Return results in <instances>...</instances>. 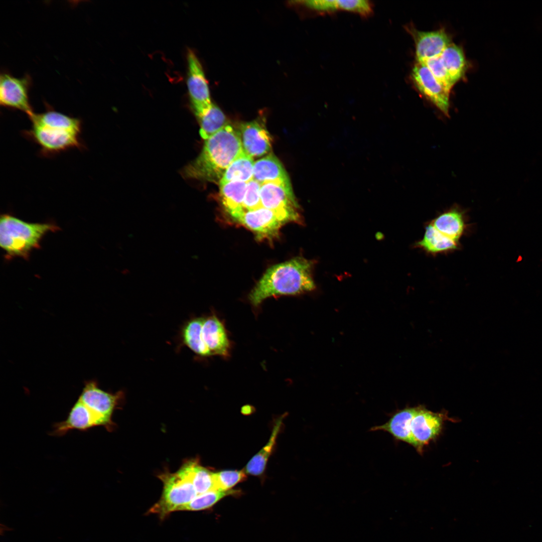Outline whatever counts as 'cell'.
I'll list each match as a JSON object with an SVG mask.
<instances>
[{
  "label": "cell",
  "instance_id": "cell-1",
  "mask_svg": "<svg viewBox=\"0 0 542 542\" xmlns=\"http://www.w3.org/2000/svg\"><path fill=\"white\" fill-rule=\"evenodd\" d=\"M31 127L24 136L38 145L41 154L51 156L73 148L83 147L80 139L82 120L48 108L29 116Z\"/></svg>",
  "mask_w": 542,
  "mask_h": 542
},
{
  "label": "cell",
  "instance_id": "cell-2",
  "mask_svg": "<svg viewBox=\"0 0 542 542\" xmlns=\"http://www.w3.org/2000/svg\"><path fill=\"white\" fill-rule=\"evenodd\" d=\"M314 261L298 256L268 268L249 295L254 306L267 298L295 295L315 288L312 270Z\"/></svg>",
  "mask_w": 542,
  "mask_h": 542
},
{
  "label": "cell",
  "instance_id": "cell-3",
  "mask_svg": "<svg viewBox=\"0 0 542 542\" xmlns=\"http://www.w3.org/2000/svg\"><path fill=\"white\" fill-rule=\"evenodd\" d=\"M242 151L238 131L228 124L205 140L199 155L182 170V176L219 183L227 167Z\"/></svg>",
  "mask_w": 542,
  "mask_h": 542
},
{
  "label": "cell",
  "instance_id": "cell-4",
  "mask_svg": "<svg viewBox=\"0 0 542 542\" xmlns=\"http://www.w3.org/2000/svg\"><path fill=\"white\" fill-rule=\"evenodd\" d=\"M60 228L51 223H29L9 214L1 215L0 245L8 259H28L33 249L39 248L43 237Z\"/></svg>",
  "mask_w": 542,
  "mask_h": 542
},
{
  "label": "cell",
  "instance_id": "cell-5",
  "mask_svg": "<svg viewBox=\"0 0 542 542\" xmlns=\"http://www.w3.org/2000/svg\"><path fill=\"white\" fill-rule=\"evenodd\" d=\"M159 477L164 484L162 495L149 510V513L164 518L170 513L178 511L198 495L190 480L180 470L175 473L162 474Z\"/></svg>",
  "mask_w": 542,
  "mask_h": 542
},
{
  "label": "cell",
  "instance_id": "cell-6",
  "mask_svg": "<svg viewBox=\"0 0 542 542\" xmlns=\"http://www.w3.org/2000/svg\"><path fill=\"white\" fill-rule=\"evenodd\" d=\"M446 421H457L450 418L445 410L434 412L424 405H418L411 424V445L422 454L424 448L441 435Z\"/></svg>",
  "mask_w": 542,
  "mask_h": 542
},
{
  "label": "cell",
  "instance_id": "cell-7",
  "mask_svg": "<svg viewBox=\"0 0 542 542\" xmlns=\"http://www.w3.org/2000/svg\"><path fill=\"white\" fill-rule=\"evenodd\" d=\"M261 206L271 210L288 222H301L298 205L292 188L283 184L268 182L261 184Z\"/></svg>",
  "mask_w": 542,
  "mask_h": 542
},
{
  "label": "cell",
  "instance_id": "cell-8",
  "mask_svg": "<svg viewBox=\"0 0 542 542\" xmlns=\"http://www.w3.org/2000/svg\"><path fill=\"white\" fill-rule=\"evenodd\" d=\"M230 217L253 232L258 240L276 238L282 226L287 223L276 212L263 207L250 210L243 209Z\"/></svg>",
  "mask_w": 542,
  "mask_h": 542
},
{
  "label": "cell",
  "instance_id": "cell-9",
  "mask_svg": "<svg viewBox=\"0 0 542 542\" xmlns=\"http://www.w3.org/2000/svg\"><path fill=\"white\" fill-rule=\"evenodd\" d=\"M32 78L28 74L22 77L13 76L8 71L0 74V104L6 108L19 110L28 117L34 112L31 105L29 92Z\"/></svg>",
  "mask_w": 542,
  "mask_h": 542
},
{
  "label": "cell",
  "instance_id": "cell-10",
  "mask_svg": "<svg viewBox=\"0 0 542 542\" xmlns=\"http://www.w3.org/2000/svg\"><path fill=\"white\" fill-rule=\"evenodd\" d=\"M187 85L192 108L198 118L211 107L210 93L202 66L193 51L187 52Z\"/></svg>",
  "mask_w": 542,
  "mask_h": 542
},
{
  "label": "cell",
  "instance_id": "cell-11",
  "mask_svg": "<svg viewBox=\"0 0 542 542\" xmlns=\"http://www.w3.org/2000/svg\"><path fill=\"white\" fill-rule=\"evenodd\" d=\"M411 78L418 91L449 116L450 91L439 83L424 63L417 61L412 69Z\"/></svg>",
  "mask_w": 542,
  "mask_h": 542
},
{
  "label": "cell",
  "instance_id": "cell-12",
  "mask_svg": "<svg viewBox=\"0 0 542 542\" xmlns=\"http://www.w3.org/2000/svg\"><path fill=\"white\" fill-rule=\"evenodd\" d=\"M122 396V391L114 394L106 392L100 389L95 381H91L85 383L78 399L101 417L110 430L113 426L112 414Z\"/></svg>",
  "mask_w": 542,
  "mask_h": 542
},
{
  "label": "cell",
  "instance_id": "cell-13",
  "mask_svg": "<svg viewBox=\"0 0 542 542\" xmlns=\"http://www.w3.org/2000/svg\"><path fill=\"white\" fill-rule=\"evenodd\" d=\"M97 426H103L108 429L107 424L102 418L78 399L70 409L67 418L53 425L50 434L60 437L72 430L86 431Z\"/></svg>",
  "mask_w": 542,
  "mask_h": 542
},
{
  "label": "cell",
  "instance_id": "cell-14",
  "mask_svg": "<svg viewBox=\"0 0 542 542\" xmlns=\"http://www.w3.org/2000/svg\"><path fill=\"white\" fill-rule=\"evenodd\" d=\"M406 29L414 41L418 62L440 56L452 43L450 36L443 29L425 32L409 26Z\"/></svg>",
  "mask_w": 542,
  "mask_h": 542
},
{
  "label": "cell",
  "instance_id": "cell-15",
  "mask_svg": "<svg viewBox=\"0 0 542 542\" xmlns=\"http://www.w3.org/2000/svg\"><path fill=\"white\" fill-rule=\"evenodd\" d=\"M237 131L243 151L251 157L263 156L270 150L271 137L260 122L253 120L242 123Z\"/></svg>",
  "mask_w": 542,
  "mask_h": 542
},
{
  "label": "cell",
  "instance_id": "cell-16",
  "mask_svg": "<svg viewBox=\"0 0 542 542\" xmlns=\"http://www.w3.org/2000/svg\"><path fill=\"white\" fill-rule=\"evenodd\" d=\"M201 338L211 355H228L229 342L223 325L216 316L203 317Z\"/></svg>",
  "mask_w": 542,
  "mask_h": 542
},
{
  "label": "cell",
  "instance_id": "cell-17",
  "mask_svg": "<svg viewBox=\"0 0 542 542\" xmlns=\"http://www.w3.org/2000/svg\"><path fill=\"white\" fill-rule=\"evenodd\" d=\"M417 406H406L393 413L384 424L372 427L370 431H382L389 433L397 441L411 445V424Z\"/></svg>",
  "mask_w": 542,
  "mask_h": 542
},
{
  "label": "cell",
  "instance_id": "cell-18",
  "mask_svg": "<svg viewBox=\"0 0 542 542\" xmlns=\"http://www.w3.org/2000/svg\"><path fill=\"white\" fill-rule=\"evenodd\" d=\"M253 179L261 184L273 182L292 188L289 176L284 167L280 160L272 154L254 162Z\"/></svg>",
  "mask_w": 542,
  "mask_h": 542
},
{
  "label": "cell",
  "instance_id": "cell-19",
  "mask_svg": "<svg viewBox=\"0 0 542 542\" xmlns=\"http://www.w3.org/2000/svg\"><path fill=\"white\" fill-rule=\"evenodd\" d=\"M430 223L442 234L458 242L466 228L464 214L457 207L441 213Z\"/></svg>",
  "mask_w": 542,
  "mask_h": 542
},
{
  "label": "cell",
  "instance_id": "cell-20",
  "mask_svg": "<svg viewBox=\"0 0 542 542\" xmlns=\"http://www.w3.org/2000/svg\"><path fill=\"white\" fill-rule=\"evenodd\" d=\"M416 245L427 253L437 254L454 251L458 248L459 243L442 234L430 223Z\"/></svg>",
  "mask_w": 542,
  "mask_h": 542
},
{
  "label": "cell",
  "instance_id": "cell-21",
  "mask_svg": "<svg viewBox=\"0 0 542 542\" xmlns=\"http://www.w3.org/2000/svg\"><path fill=\"white\" fill-rule=\"evenodd\" d=\"M179 470L190 480L198 495L217 489L213 473L201 466L197 460L186 462Z\"/></svg>",
  "mask_w": 542,
  "mask_h": 542
},
{
  "label": "cell",
  "instance_id": "cell-22",
  "mask_svg": "<svg viewBox=\"0 0 542 542\" xmlns=\"http://www.w3.org/2000/svg\"><path fill=\"white\" fill-rule=\"evenodd\" d=\"M247 182L233 181L220 185L221 201L230 216L243 210Z\"/></svg>",
  "mask_w": 542,
  "mask_h": 542
},
{
  "label": "cell",
  "instance_id": "cell-23",
  "mask_svg": "<svg viewBox=\"0 0 542 542\" xmlns=\"http://www.w3.org/2000/svg\"><path fill=\"white\" fill-rule=\"evenodd\" d=\"M254 163L252 158L242 151L227 167L219 185L233 181L248 182L253 179Z\"/></svg>",
  "mask_w": 542,
  "mask_h": 542
},
{
  "label": "cell",
  "instance_id": "cell-24",
  "mask_svg": "<svg viewBox=\"0 0 542 542\" xmlns=\"http://www.w3.org/2000/svg\"><path fill=\"white\" fill-rule=\"evenodd\" d=\"M203 317L192 318L185 323L181 331L184 344L194 353L201 356H211L201 338Z\"/></svg>",
  "mask_w": 542,
  "mask_h": 542
},
{
  "label": "cell",
  "instance_id": "cell-25",
  "mask_svg": "<svg viewBox=\"0 0 542 542\" xmlns=\"http://www.w3.org/2000/svg\"><path fill=\"white\" fill-rule=\"evenodd\" d=\"M440 58L455 83L464 77L467 63L460 47L451 43L442 52Z\"/></svg>",
  "mask_w": 542,
  "mask_h": 542
},
{
  "label": "cell",
  "instance_id": "cell-26",
  "mask_svg": "<svg viewBox=\"0 0 542 542\" xmlns=\"http://www.w3.org/2000/svg\"><path fill=\"white\" fill-rule=\"evenodd\" d=\"M284 416L285 415L276 422L267 443L247 464L245 467L247 473L258 476L264 472L268 458L276 444L277 437L283 426Z\"/></svg>",
  "mask_w": 542,
  "mask_h": 542
},
{
  "label": "cell",
  "instance_id": "cell-27",
  "mask_svg": "<svg viewBox=\"0 0 542 542\" xmlns=\"http://www.w3.org/2000/svg\"><path fill=\"white\" fill-rule=\"evenodd\" d=\"M198 119L200 124V136L205 140L228 125L226 117L222 111L213 103L210 108Z\"/></svg>",
  "mask_w": 542,
  "mask_h": 542
},
{
  "label": "cell",
  "instance_id": "cell-28",
  "mask_svg": "<svg viewBox=\"0 0 542 542\" xmlns=\"http://www.w3.org/2000/svg\"><path fill=\"white\" fill-rule=\"evenodd\" d=\"M237 494L235 490H213L197 495L188 503L180 507L178 511H198L208 509L223 497L230 495Z\"/></svg>",
  "mask_w": 542,
  "mask_h": 542
},
{
  "label": "cell",
  "instance_id": "cell-29",
  "mask_svg": "<svg viewBox=\"0 0 542 542\" xmlns=\"http://www.w3.org/2000/svg\"><path fill=\"white\" fill-rule=\"evenodd\" d=\"M439 83L446 89L450 91L455 84L444 67L440 55L428 59L423 62Z\"/></svg>",
  "mask_w": 542,
  "mask_h": 542
},
{
  "label": "cell",
  "instance_id": "cell-30",
  "mask_svg": "<svg viewBox=\"0 0 542 542\" xmlns=\"http://www.w3.org/2000/svg\"><path fill=\"white\" fill-rule=\"evenodd\" d=\"M213 475L217 489L225 491L246 478L243 471H223L213 473Z\"/></svg>",
  "mask_w": 542,
  "mask_h": 542
},
{
  "label": "cell",
  "instance_id": "cell-31",
  "mask_svg": "<svg viewBox=\"0 0 542 542\" xmlns=\"http://www.w3.org/2000/svg\"><path fill=\"white\" fill-rule=\"evenodd\" d=\"M338 10H343L368 17L373 12L372 3L367 0H336Z\"/></svg>",
  "mask_w": 542,
  "mask_h": 542
},
{
  "label": "cell",
  "instance_id": "cell-32",
  "mask_svg": "<svg viewBox=\"0 0 542 542\" xmlns=\"http://www.w3.org/2000/svg\"><path fill=\"white\" fill-rule=\"evenodd\" d=\"M261 184L253 179L247 182L243 203L244 210H253L261 206L260 189Z\"/></svg>",
  "mask_w": 542,
  "mask_h": 542
},
{
  "label": "cell",
  "instance_id": "cell-33",
  "mask_svg": "<svg viewBox=\"0 0 542 542\" xmlns=\"http://www.w3.org/2000/svg\"><path fill=\"white\" fill-rule=\"evenodd\" d=\"M303 4L308 8L319 13H331L338 11L336 1H306Z\"/></svg>",
  "mask_w": 542,
  "mask_h": 542
}]
</instances>
